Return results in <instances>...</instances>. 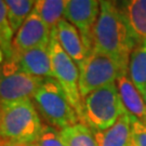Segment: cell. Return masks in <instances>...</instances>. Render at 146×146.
<instances>
[{
  "label": "cell",
  "mask_w": 146,
  "mask_h": 146,
  "mask_svg": "<svg viewBox=\"0 0 146 146\" xmlns=\"http://www.w3.org/2000/svg\"><path fill=\"white\" fill-rule=\"evenodd\" d=\"M44 79L23 72L15 61L7 60L0 76V105L31 100Z\"/></svg>",
  "instance_id": "obj_7"
},
{
  "label": "cell",
  "mask_w": 146,
  "mask_h": 146,
  "mask_svg": "<svg viewBox=\"0 0 146 146\" xmlns=\"http://www.w3.org/2000/svg\"><path fill=\"white\" fill-rule=\"evenodd\" d=\"M128 72L111 56L92 50L79 67V91L81 99L98 89L115 84L120 75Z\"/></svg>",
  "instance_id": "obj_6"
},
{
  "label": "cell",
  "mask_w": 146,
  "mask_h": 146,
  "mask_svg": "<svg viewBox=\"0 0 146 146\" xmlns=\"http://www.w3.org/2000/svg\"><path fill=\"white\" fill-rule=\"evenodd\" d=\"M131 115L125 110L114 125L104 131H93L98 146H130Z\"/></svg>",
  "instance_id": "obj_14"
},
{
  "label": "cell",
  "mask_w": 146,
  "mask_h": 146,
  "mask_svg": "<svg viewBox=\"0 0 146 146\" xmlns=\"http://www.w3.org/2000/svg\"><path fill=\"white\" fill-rule=\"evenodd\" d=\"M100 14V1L68 0L64 19L77 28L88 53L93 50V31Z\"/></svg>",
  "instance_id": "obj_8"
},
{
  "label": "cell",
  "mask_w": 146,
  "mask_h": 146,
  "mask_svg": "<svg viewBox=\"0 0 146 146\" xmlns=\"http://www.w3.org/2000/svg\"><path fill=\"white\" fill-rule=\"evenodd\" d=\"M0 146H35L34 144H26V143H9V142H1Z\"/></svg>",
  "instance_id": "obj_22"
},
{
  "label": "cell",
  "mask_w": 146,
  "mask_h": 146,
  "mask_svg": "<svg viewBox=\"0 0 146 146\" xmlns=\"http://www.w3.org/2000/svg\"><path fill=\"white\" fill-rule=\"evenodd\" d=\"M125 111L115 82L98 89L82 99L81 122L92 131H104L115 125Z\"/></svg>",
  "instance_id": "obj_4"
},
{
  "label": "cell",
  "mask_w": 146,
  "mask_h": 146,
  "mask_svg": "<svg viewBox=\"0 0 146 146\" xmlns=\"http://www.w3.org/2000/svg\"><path fill=\"white\" fill-rule=\"evenodd\" d=\"M35 146H66L63 141L60 130L51 125H43L40 135L35 143Z\"/></svg>",
  "instance_id": "obj_20"
},
{
  "label": "cell",
  "mask_w": 146,
  "mask_h": 146,
  "mask_svg": "<svg viewBox=\"0 0 146 146\" xmlns=\"http://www.w3.org/2000/svg\"><path fill=\"white\" fill-rule=\"evenodd\" d=\"M131 144L130 146H146V125L131 116Z\"/></svg>",
  "instance_id": "obj_21"
},
{
  "label": "cell",
  "mask_w": 146,
  "mask_h": 146,
  "mask_svg": "<svg viewBox=\"0 0 146 146\" xmlns=\"http://www.w3.org/2000/svg\"><path fill=\"white\" fill-rule=\"evenodd\" d=\"M135 44L117 1H100V14L93 31V49L115 58L128 68Z\"/></svg>",
  "instance_id": "obj_1"
},
{
  "label": "cell",
  "mask_w": 146,
  "mask_h": 146,
  "mask_svg": "<svg viewBox=\"0 0 146 146\" xmlns=\"http://www.w3.org/2000/svg\"><path fill=\"white\" fill-rule=\"evenodd\" d=\"M3 56H5L3 53H2V51L0 50V76H1V68H2V64H1V63H2V61H3Z\"/></svg>",
  "instance_id": "obj_23"
},
{
  "label": "cell",
  "mask_w": 146,
  "mask_h": 146,
  "mask_svg": "<svg viewBox=\"0 0 146 146\" xmlns=\"http://www.w3.org/2000/svg\"><path fill=\"white\" fill-rule=\"evenodd\" d=\"M40 115L31 99L0 105V141L34 144L42 130Z\"/></svg>",
  "instance_id": "obj_2"
},
{
  "label": "cell",
  "mask_w": 146,
  "mask_h": 146,
  "mask_svg": "<svg viewBox=\"0 0 146 146\" xmlns=\"http://www.w3.org/2000/svg\"><path fill=\"white\" fill-rule=\"evenodd\" d=\"M135 47L146 42V0L117 1Z\"/></svg>",
  "instance_id": "obj_11"
},
{
  "label": "cell",
  "mask_w": 146,
  "mask_h": 146,
  "mask_svg": "<svg viewBox=\"0 0 146 146\" xmlns=\"http://www.w3.org/2000/svg\"><path fill=\"white\" fill-rule=\"evenodd\" d=\"M66 2L67 1L64 0H39L36 1L34 11L46 25L52 29L64 19Z\"/></svg>",
  "instance_id": "obj_16"
},
{
  "label": "cell",
  "mask_w": 146,
  "mask_h": 146,
  "mask_svg": "<svg viewBox=\"0 0 146 146\" xmlns=\"http://www.w3.org/2000/svg\"><path fill=\"white\" fill-rule=\"evenodd\" d=\"M0 144H1V141H0Z\"/></svg>",
  "instance_id": "obj_25"
},
{
  "label": "cell",
  "mask_w": 146,
  "mask_h": 146,
  "mask_svg": "<svg viewBox=\"0 0 146 146\" xmlns=\"http://www.w3.org/2000/svg\"><path fill=\"white\" fill-rule=\"evenodd\" d=\"M56 35L63 50L70 56L79 68L84 64L89 53L77 28L63 19L56 25Z\"/></svg>",
  "instance_id": "obj_12"
},
{
  "label": "cell",
  "mask_w": 146,
  "mask_h": 146,
  "mask_svg": "<svg viewBox=\"0 0 146 146\" xmlns=\"http://www.w3.org/2000/svg\"><path fill=\"white\" fill-rule=\"evenodd\" d=\"M50 36L51 29L33 10L13 38L11 58L26 52L38 46L49 44Z\"/></svg>",
  "instance_id": "obj_9"
},
{
  "label": "cell",
  "mask_w": 146,
  "mask_h": 146,
  "mask_svg": "<svg viewBox=\"0 0 146 146\" xmlns=\"http://www.w3.org/2000/svg\"><path fill=\"white\" fill-rule=\"evenodd\" d=\"M51 58L53 78L58 81L66 93L68 101L77 111L79 119L82 116V99L79 91V68L70 56L63 50L56 35V27L51 29L48 44Z\"/></svg>",
  "instance_id": "obj_5"
},
{
  "label": "cell",
  "mask_w": 146,
  "mask_h": 146,
  "mask_svg": "<svg viewBox=\"0 0 146 146\" xmlns=\"http://www.w3.org/2000/svg\"><path fill=\"white\" fill-rule=\"evenodd\" d=\"M116 86L125 110L132 117L146 125V103L142 94L131 81L128 72L122 73L118 77Z\"/></svg>",
  "instance_id": "obj_13"
},
{
  "label": "cell",
  "mask_w": 146,
  "mask_h": 146,
  "mask_svg": "<svg viewBox=\"0 0 146 146\" xmlns=\"http://www.w3.org/2000/svg\"><path fill=\"white\" fill-rule=\"evenodd\" d=\"M31 101L47 125L58 130L78 123L80 120L66 93L54 78L44 79Z\"/></svg>",
  "instance_id": "obj_3"
},
{
  "label": "cell",
  "mask_w": 146,
  "mask_h": 146,
  "mask_svg": "<svg viewBox=\"0 0 146 146\" xmlns=\"http://www.w3.org/2000/svg\"><path fill=\"white\" fill-rule=\"evenodd\" d=\"M5 7L8 12V20L11 29L15 35L21 26L26 21L36 5L33 0H5Z\"/></svg>",
  "instance_id": "obj_18"
},
{
  "label": "cell",
  "mask_w": 146,
  "mask_h": 146,
  "mask_svg": "<svg viewBox=\"0 0 146 146\" xmlns=\"http://www.w3.org/2000/svg\"><path fill=\"white\" fill-rule=\"evenodd\" d=\"M128 74L134 87L141 94L146 89V42L132 50L128 64Z\"/></svg>",
  "instance_id": "obj_15"
},
{
  "label": "cell",
  "mask_w": 146,
  "mask_h": 146,
  "mask_svg": "<svg viewBox=\"0 0 146 146\" xmlns=\"http://www.w3.org/2000/svg\"><path fill=\"white\" fill-rule=\"evenodd\" d=\"M23 72L41 78H53L51 58L48 44L38 46L26 52L12 56Z\"/></svg>",
  "instance_id": "obj_10"
},
{
  "label": "cell",
  "mask_w": 146,
  "mask_h": 146,
  "mask_svg": "<svg viewBox=\"0 0 146 146\" xmlns=\"http://www.w3.org/2000/svg\"><path fill=\"white\" fill-rule=\"evenodd\" d=\"M60 133L66 146H98L92 129L81 121L60 130Z\"/></svg>",
  "instance_id": "obj_17"
},
{
  "label": "cell",
  "mask_w": 146,
  "mask_h": 146,
  "mask_svg": "<svg viewBox=\"0 0 146 146\" xmlns=\"http://www.w3.org/2000/svg\"><path fill=\"white\" fill-rule=\"evenodd\" d=\"M142 96H143V99H144V102L146 103V89H145V91H144V93L142 94Z\"/></svg>",
  "instance_id": "obj_24"
},
{
  "label": "cell",
  "mask_w": 146,
  "mask_h": 146,
  "mask_svg": "<svg viewBox=\"0 0 146 146\" xmlns=\"http://www.w3.org/2000/svg\"><path fill=\"white\" fill-rule=\"evenodd\" d=\"M13 35L14 34L8 20V12L5 1L0 0V50L7 60H9L12 55V41L14 38Z\"/></svg>",
  "instance_id": "obj_19"
}]
</instances>
